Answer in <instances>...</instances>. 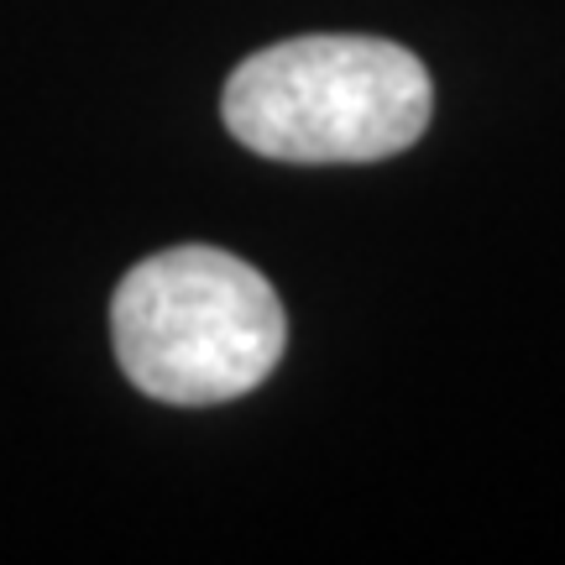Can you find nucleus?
<instances>
[{
    "label": "nucleus",
    "mask_w": 565,
    "mask_h": 565,
    "mask_svg": "<svg viewBox=\"0 0 565 565\" xmlns=\"http://www.w3.org/2000/svg\"><path fill=\"white\" fill-rule=\"evenodd\" d=\"M435 84L424 63L383 38H288L236 63L225 131L273 162H383L424 137Z\"/></svg>",
    "instance_id": "1"
},
{
    "label": "nucleus",
    "mask_w": 565,
    "mask_h": 565,
    "mask_svg": "<svg viewBox=\"0 0 565 565\" xmlns=\"http://www.w3.org/2000/svg\"><path fill=\"white\" fill-rule=\"evenodd\" d=\"M116 362L158 404H231L273 377L288 320L273 282L221 246H168L110 299Z\"/></svg>",
    "instance_id": "2"
}]
</instances>
